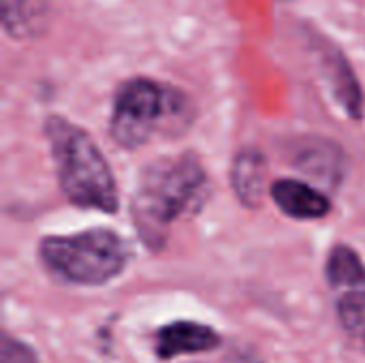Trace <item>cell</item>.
<instances>
[{
	"label": "cell",
	"instance_id": "cell-1",
	"mask_svg": "<svg viewBox=\"0 0 365 363\" xmlns=\"http://www.w3.org/2000/svg\"><path fill=\"white\" fill-rule=\"evenodd\" d=\"M207 193V175L190 154L148 167L133 197V218L141 240L150 248H160L169 227L192 216L205 203Z\"/></svg>",
	"mask_w": 365,
	"mask_h": 363
},
{
	"label": "cell",
	"instance_id": "cell-2",
	"mask_svg": "<svg viewBox=\"0 0 365 363\" xmlns=\"http://www.w3.org/2000/svg\"><path fill=\"white\" fill-rule=\"evenodd\" d=\"M45 133L64 197L77 208L113 214L118 210L115 180L92 137L62 118H49Z\"/></svg>",
	"mask_w": 365,
	"mask_h": 363
},
{
	"label": "cell",
	"instance_id": "cell-3",
	"mask_svg": "<svg viewBox=\"0 0 365 363\" xmlns=\"http://www.w3.org/2000/svg\"><path fill=\"white\" fill-rule=\"evenodd\" d=\"M38 255L53 276L77 287L107 285L118 278L128 263L126 242L109 229L45 237L38 246Z\"/></svg>",
	"mask_w": 365,
	"mask_h": 363
},
{
	"label": "cell",
	"instance_id": "cell-4",
	"mask_svg": "<svg viewBox=\"0 0 365 363\" xmlns=\"http://www.w3.org/2000/svg\"><path fill=\"white\" fill-rule=\"evenodd\" d=\"M184 96L158 81L135 77L124 81L113 98L111 137L122 148H141L163 124L180 118Z\"/></svg>",
	"mask_w": 365,
	"mask_h": 363
},
{
	"label": "cell",
	"instance_id": "cell-5",
	"mask_svg": "<svg viewBox=\"0 0 365 363\" xmlns=\"http://www.w3.org/2000/svg\"><path fill=\"white\" fill-rule=\"evenodd\" d=\"M156 355L160 359H175L182 355L210 353L220 347V336L210 325L192 321H175L156 332Z\"/></svg>",
	"mask_w": 365,
	"mask_h": 363
},
{
	"label": "cell",
	"instance_id": "cell-6",
	"mask_svg": "<svg viewBox=\"0 0 365 363\" xmlns=\"http://www.w3.org/2000/svg\"><path fill=\"white\" fill-rule=\"evenodd\" d=\"M272 197L278 208L297 220H317L329 214V199L299 180H278L272 184Z\"/></svg>",
	"mask_w": 365,
	"mask_h": 363
},
{
	"label": "cell",
	"instance_id": "cell-7",
	"mask_svg": "<svg viewBox=\"0 0 365 363\" xmlns=\"http://www.w3.org/2000/svg\"><path fill=\"white\" fill-rule=\"evenodd\" d=\"M325 274L334 289L351 291V289L365 287V263L351 246H344V244L336 246L329 252Z\"/></svg>",
	"mask_w": 365,
	"mask_h": 363
},
{
	"label": "cell",
	"instance_id": "cell-8",
	"mask_svg": "<svg viewBox=\"0 0 365 363\" xmlns=\"http://www.w3.org/2000/svg\"><path fill=\"white\" fill-rule=\"evenodd\" d=\"M263 184H265V160L259 152H242L235 158L233 167V186L237 197L252 205L261 199L263 195Z\"/></svg>",
	"mask_w": 365,
	"mask_h": 363
},
{
	"label": "cell",
	"instance_id": "cell-9",
	"mask_svg": "<svg viewBox=\"0 0 365 363\" xmlns=\"http://www.w3.org/2000/svg\"><path fill=\"white\" fill-rule=\"evenodd\" d=\"M338 319L351 336L361 340L365 349V287L351 289L340 297Z\"/></svg>",
	"mask_w": 365,
	"mask_h": 363
},
{
	"label": "cell",
	"instance_id": "cell-10",
	"mask_svg": "<svg viewBox=\"0 0 365 363\" xmlns=\"http://www.w3.org/2000/svg\"><path fill=\"white\" fill-rule=\"evenodd\" d=\"M38 17L36 0H2V19L4 30L11 34H24L34 28Z\"/></svg>",
	"mask_w": 365,
	"mask_h": 363
},
{
	"label": "cell",
	"instance_id": "cell-11",
	"mask_svg": "<svg viewBox=\"0 0 365 363\" xmlns=\"http://www.w3.org/2000/svg\"><path fill=\"white\" fill-rule=\"evenodd\" d=\"M0 363H38V357H36L34 349H30L26 342L6 334L2 338Z\"/></svg>",
	"mask_w": 365,
	"mask_h": 363
}]
</instances>
